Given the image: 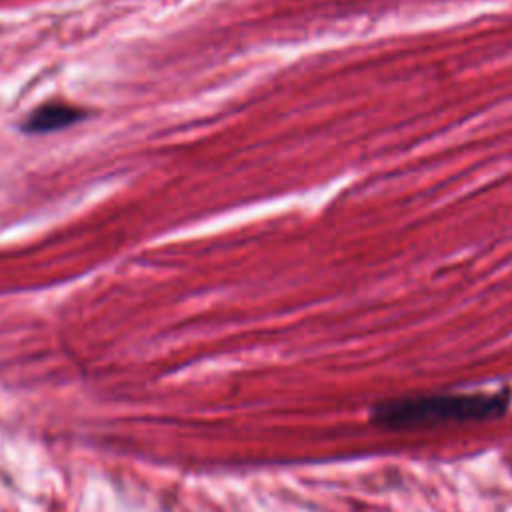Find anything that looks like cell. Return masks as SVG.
Masks as SVG:
<instances>
[{"label": "cell", "mask_w": 512, "mask_h": 512, "mask_svg": "<svg viewBox=\"0 0 512 512\" xmlns=\"http://www.w3.org/2000/svg\"><path fill=\"white\" fill-rule=\"evenodd\" d=\"M510 406V392L438 394L386 400L372 408L370 418L386 428H414L448 422H476L500 418Z\"/></svg>", "instance_id": "6da1fadb"}, {"label": "cell", "mask_w": 512, "mask_h": 512, "mask_svg": "<svg viewBox=\"0 0 512 512\" xmlns=\"http://www.w3.org/2000/svg\"><path fill=\"white\" fill-rule=\"evenodd\" d=\"M82 118H84V112L80 108L62 104V102H50V104L38 106L34 112L28 114L24 122V130L30 134H46V132L72 126Z\"/></svg>", "instance_id": "7a4b0ae2"}]
</instances>
